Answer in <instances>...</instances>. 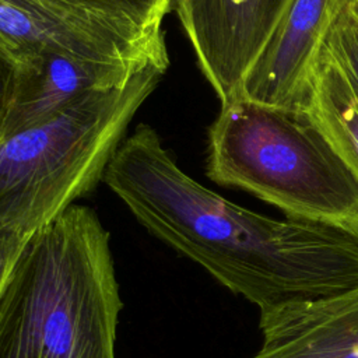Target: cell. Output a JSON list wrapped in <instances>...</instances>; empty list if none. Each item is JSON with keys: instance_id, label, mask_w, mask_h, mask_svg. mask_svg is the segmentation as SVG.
I'll return each instance as SVG.
<instances>
[{"instance_id": "obj_11", "label": "cell", "mask_w": 358, "mask_h": 358, "mask_svg": "<svg viewBox=\"0 0 358 358\" xmlns=\"http://www.w3.org/2000/svg\"><path fill=\"white\" fill-rule=\"evenodd\" d=\"M358 95V10L354 3L333 25L326 45Z\"/></svg>"}, {"instance_id": "obj_6", "label": "cell", "mask_w": 358, "mask_h": 358, "mask_svg": "<svg viewBox=\"0 0 358 358\" xmlns=\"http://www.w3.org/2000/svg\"><path fill=\"white\" fill-rule=\"evenodd\" d=\"M354 1L292 0L236 95L268 106L301 109L326 39Z\"/></svg>"}, {"instance_id": "obj_10", "label": "cell", "mask_w": 358, "mask_h": 358, "mask_svg": "<svg viewBox=\"0 0 358 358\" xmlns=\"http://www.w3.org/2000/svg\"><path fill=\"white\" fill-rule=\"evenodd\" d=\"M80 20L110 28L127 36L165 43L164 20L173 0H39Z\"/></svg>"}, {"instance_id": "obj_5", "label": "cell", "mask_w": 358, "mask_h": 358, "mask_svg": "<svg viewBox=\"0 0 358 358\" xmlns=\"http://www.w3.org/2000/svg\"><path fill=\"white\" fill-rule=\"evenodd\" d=\"M292 0H173L199 67L220 102L234 98Z\"/></svg>"}, {"instance_id": "obj_4", "label": "cell", "mask_w": 358, "mask_h": 358, "mask_svg": "<svg viewBox=\"0 0 358 358\" xmlns=\"http://www.w3.org/2000/svg\"><path fill=\"white\" fill-rule=\"evenodd\" d=\"M48 53L133 71L169 64L166 45L127 36L39 0H0V57L21 70Z\"/></svg>"}, {"instance_id": "obj_1", "label": "cell", "mask_w": 358, "mask_h": 358, "mask_svg": "<svg viewBox=\"0 0 358 358\" xmlns=\"http://www.w3.org/2000/svg\"><path fill=\"white\" fill-rule=\"evenodd\" d=\"M120 309L109 232L73 204L29 238L0 294V358H115Z\"/></svg>"}, {"instance_id": "obj_14", "label": "cell", "mask_w": 358, "mask_h": 358, "mask_svg": "<svg viewBox=\"0 0 358 358\" xmlns=\"http://www.w3.org/2000/svg\"><path fill=\"white\" fill-rule=\"evenodd\" d=\"M354 6H355V8L358 10V0H355V1H354Z\"/></svg>"}, {"instance_id": "obj_2", "label": "cell", "mask_w": 358, "mask_h": 358, "mask_svg": "<svg viewBox=\"0 0 358 358\" xmlns=\"http://www.w3.org/2000/svg\"><path fill=\"white\" fill-rule=\"evenodd\" d=\"M207 176L285 217L358 239V178L303 108L268 106L242 95L222 102L208 129Z\"/></svg>"}, {"instance_id": "obj_12", "label": "cell", "mask_w": 358, "mask_h": 358, "mask_svg": "<svg viewBox=\"0 0 358 358\" xmlns=\"http://www.w3.org/2000/svg\"><path fill=\"white\" fill-rule=\"evenodd\" d=\"M31 236L0 225V294Z\"/></svg>"}, {"instance_id": "obj_13", "label": "cell", "mask_w": 358, "mask_h": 358, "mask_svg": "<svg viewBox=\"0 0 358 358\" xmlns=\"http://www.w3.org/2000/svg\"><path fill=\"white\" fill-rule=\"evenodd\" d=\"M17 81V70L15 67L0 57V140L4 134V126L7 120V115L11 106L14 88Z\"/></svg>"}, {"instance_id": "obj_3", "label": "cell", "mask_w": 358, "mask_h": 358, "mask_svg": "<svg viewBox=\"0 0 358 358\" xmlns=\"http://www.w3.org/2000/svg\"><path fill=\"white\" fill-rule=\"evenodd\" d=\"M164 73L147 67L1 138L0 225L31 236L90 193Z\"/></svg>"}, {"instance_id": "obj_7", "label": "cell", "mask_w": 358, "mask_h": 358, "mask_svg": "<svg viewBox=\"0 0 358 358\" xmlns=\"http://www.w3.org/2000/svg\"><path fill=\"white\" fill-rule=\"evenodd\" d=\"M249 358H358V284L260 315Z\"/></svg>"}, {"instance_id": "obj_8", "label": "cell", "mask_w": 358, "mask_h": 358, "mask_svg": "<svg viewBox=\"0 0 358 358\" xmlns=\"http://www.w3.org/2000/svg\"><path fill=\"white\" fill-rule=\"evenodd\" d=\"M136 73L138 71L87 63L57 53L43 55L17 70L3 138L55 116L90 92L123 85Z\"/></svg>"}, {"instance_id": "obj_9", "label": "cell", "mask_w": 358, "mask_h": 358, "mask_svg": "<svg viewBox=\"0 0 358 358\" xmlns=\"http://www.w3.org/2000/svg\"><path fill=\"white\" fill-rule=\"evenodd\" d=\"M302 108L358 178V95L326 46L310 73Z\"/></svg>"}]
</instances>
